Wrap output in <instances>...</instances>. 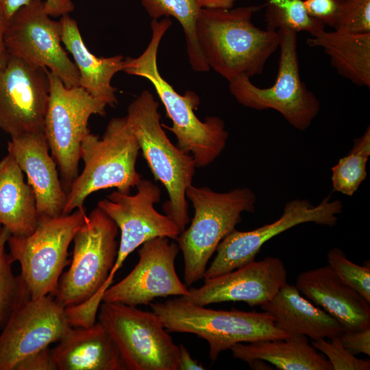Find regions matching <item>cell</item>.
Here are the masks:
<instances>
[{"mask_svg": "<svg viewBox=\"0 0 370 370\" xmlns=\"http://www.w3.org/2000/svg\"><path fill=\"white\" fill-rule=\"evenodd\" d=\"M230 349L235 358L249 365L255 360H261L281 370H333L327 358L304 335L248 344L239 343Z\"/></svg>", "mask_w": 370, "mask_h": 370, "instance_id": "cb8c5ba5", "label": "cell"}, {"mask_svg": "<svg viewBox=\"0 0 370 370\" xmlns=\"http://www.w3.org/2000/svg\"><path fill=\"white\" fill-rule=\"evenodd\" d=\"M15 370H57V367L51 350L47 347L24 358L17 365Z\"/></svg>", "mask_w": 370, "mask_h": 370, "instance_id": "8d00e7d4", "label": "cell"}, {"mask_svg": "<svg viewBox=\"0 0 370 370\" xmlns=\"http://www.w3.org/2000/svg\"><path fill=\"white\" fill-rule=\"evenodd\" d=\"M10 232L4 227L0 230V331L11 313L26 293L20 276H14L9 254L5 251Z\"/></svg>", "mask_w": 370, "mask_h": 370, "instance_id": "f546056e", "label": "cell"}, {"mask_svg": "<svg viewBox=\"0 0 370 370\" xmlns=\"http://www.w3.org/2000/svg\"><path fill=\"white\" fill-rule=\"evenodd\" d=\"M98 312L127 370H178L179 346L154 312L104 301Z\"/></svg>", "mask_w": 370, "mask_h": 370, "instance_id": "30bf717a", "label": "cell"}, {"mask_svg": "<svg viewBox=\"0 0 370 370\" xmlns=\"http://www.w3.org/2000/svg\"><path fill=\"white\" fill-rule=\"evenodd\" d=\"M49 97L47 69L8 53L0 67V130L10 138L44 132Z\"/></svg>", "mask_w": 370, "mask_h": 370, "instance_id": "2e32d148", "label": "cell"}, {"mask_svg": "<svg viewBox=\"0 0 370 370\" xmlns=\"http://www.w3.org/2000/svg\"><path fill=\"white\" fill-rule=\"evenodd\" d=\"M2 228V225L0 224V230H1Z\"/></svg>", "mask_w": 370, "mask_h": 370, "instance_id": "60d3db41", "label": "cell"}, {"mask_svg": "<svg viewBox=\"0 0 370 370\" xmlns=\"http://www.w3.org/2000/svg\"><path fill=\"white\" fill-rule=\"evenodd\" d=\"M265 8L267 30L303 31L314 36L325 29L323 23L308 14L303 0H266Z\"/></svg>", "mask_w": 370, "mask_h": 370, "instance_id": "f1b7e54d", "label": "cell"}, {"mask_svg": "<svg viewBox=\"0 0 370 370\" xmlns=\"http://www.w3.org/2000/svg\"><path fill=\"white\" fill-rule=\"evenodd\" d=\"M31 0H0V14L8 22L14 14ZM47 11L51 16H62L74 10L71 0H45Z\"/></svg>", "mask_w": 370, "mask_h": 370, "instance_id": "836d02e7", "label": "cell"}, {"mask_svg": "<svg viewBox=\"0 0 370 370\" xmlns=\"http://www.w3.org/2000/svg\"><path fill=\"white\" fill-rule=\"evenodd\" d=\"M286 280L287 271L282 260L267 256L229 273L205 279L201 286L189 288V295L182 297L201 306L226 301L261 306L275 296Z\"/></svg>", "mask_w": 370, "mask_h": 370, "instance_id": "ac0fdd59", "label": "cell"}, {"mask_svg": "<svg viewBox=\"0 0 370 370\" xmlns=\"http://www.w3.org/2000/svg\"><path fill=\"white\" fill-rule=\"evenodd\" d=\"M116 223L98 206L87 214L75 233L73 257L62 273L54 298L80 323L97 319L102 287L114 267L119 248Z\"/></svg>", "mask_w": 370, "mask_h": 370, "instance_id": "3957f363", "label": "cell"}, {"mask_svg": "<svg viewBox=\"0 0 370 370\" xmlns=\"http://www.w3.org/2000/svg\"><path fill=\"white\" fill-rule=\"evenodd\" d=\"M319 338L312 345L320 351L329 360L333 370H369L370 361L358 358L346 349L338 336L329 338Z\"/></svg>", "mask_w": 370, "mask_h": 370, "instance_id": "1f68e13d", "label": "cell"}, {"mask_svg": "<svg viewBox=\"0 0 370 370\" xmlns=\"http://www.w3.org/2000/svg\"><path fill=\"white\" fill-rule=\"evenodd\" d=\"M86 216L83 206L68 214L39 217L30 234L10 236L9 256L12 262H19V276L30 298L54 296L63 269L69 264V247Z\"/></svg>", "mask_w": 370, "mask_h": 370, "instance_id": "ba28073f", "label": "cell"}, {"mask_svg": "<svg viewBox=\"0 0 370 370\" xmlns=\"http://www.w3.org/2000/svg\"><path fill=\"white\" fill-rule=\"evenodd\" d=\"M370 155V128L356 138L350 151L338 160L332 169L333 188L343 195L352 196L365 179L367 163Z\"/></svg>", "mask_w": 370, "mask_h": 370, "instance_id": "83f0119b", "label": "cell"}, {"mask_svg": "<svg viewBox=\"0 0 370 370\" xmlns=\"http://www.w3.org/2000/svg\"><path fill=\"white\" fill-rule=\"evenodd\" d=\"M140 146L127 116L107 124L101 138L88 133L81 144L84 168L66 193L62 214L84 206L92 193L108 188L130 194L141 177L136 169Z\"/></svg>", "mask_w": 370, "mask_h": 370, "instance_id": "8992f818", "label": "cell"}, {"mask_svg": "<svg viewBox=\"0 0 370 370\" xmlns=\"http://www.w3.org/2000/svg\"><path fill=\"white\" fill-rule=\"evenodd\" d=\"M343 347L354 355L370 356V327L363 330H343L338 336Z\"/></svg>", "mask_w": 370, "mask_h": 370, "instance_id": "d590c367", "label": "cell"}, {"mask_svg": "<svg viewBox=\"0 0 370 370\" xmlns=\"http://www.w3.org/2000/svg\"><path fill=\"white\" fill-rule=\"evenodd\" d=\"M328 265L347 285L370 302V268L350 261L339 247L332 248L327 254Z\"/></svg>", "mask_w": 370, "mask_h": 370, "instance_id": "4dcf8cb0", "label": "cell"}, {"mask_svg": "<svg viewBox=\"0 0 370 370\" xmlns=\"http://www.w3.org/2000/svg\"><path fill=\"white\" fill-rule=\"evenodd\" d=\"M9 54L29 65L47 69L67 87L79 86V73L61 41L59 21L51 18L45 0H31L6 23Z\"/></svg>", "mask_w": 370, "mask_h": 370, "instance_id": "7c38bea8", "label": "cell"}, {"mask_svg": "<svg viewBox=\"0 0 370 370\" xmlns=\"http://www.w3.org/2000/svg\"><path fill=\"white\" fill-rule=\"evenodd\" d=\"M136 187L135 195L116 190L97 203V206L116 223L121 233L117 256L105 282L108 287L127 256L145 242L156 237L175 240L180 234L177 225L154 208L160 201V187L146 179H141Z\"/></svg>", "mask_w": 370, "mask_h": 370, "instance_id": "5bb4252c", "label": "cell"}, {"mask_svg": "<svg viewBox=\"0 0 370 370\" xmlns=\"http://www.w3.org/2000/svg\"><path fill=\"white\" fill-rule=\"evenodd\" d=\"M179 346L178 370H204L206 368L197 360L193 359L186 347L180 344Z\"/></svg>", "mask_w": 370, "mask_h": 370, "instance_id": "74e56055", "label": "cell"}, {"mask_svg": "<svg viewBox=\"0 0 370 370\" xmlns=\"http://www.w3.org/2000/svg\"><path fill=\"white\" fill-rule=\"evenodd\" d=\"M260 308L289 336L304 335L314 341L339 336L343 330L335 318L304 297L296 286L287 282Z\"/></svg>", "mask_w": 370, "mask_h": 370, "instance_id": "7402d4cb", "label": "cell"}, {"mask_svg": "<svg viewBox=\"0 0 370 370\" xmlns=\"http://www.w3.org/2000/svg\"><path fill=\"white\" fill-rule=\"evenodd\" d=\"M277 32L280 57L274 84L260 88L249 76L241 75L229 81V90L242 106L258 110H275L294 128L304 131L318 115L320 102L301 79L297 33L286 29Z\"/></svg>", "mask_w": 370, "mask_h": 370, "instance_id": "9c48e42d", "label": "cell"}, {"mask_svg": "<svg viewBox=\"0 0 370 370\" xmlns=\"http://www.w3.org/2000/svg\"><path fill=\"white\" fill-rule=\"evenodd\" d=\"M149 304L167 332L193 334L206 340L213 362L221 352L239 343L290 336L264 311L213 310L195 305L182 297Z\"/></svg>", "mask_w": 370, "mask_h": 370, "instance_id": "5b68a950", "label": "cell"}, {"mask_svg": "<svg viewBox=\"0 0 370 370\" xmlns=\"http://www.w3.org/2000/svg\"><path fill=\"white\" fill-rule=\"evenodd\" d=\"M295 286L302 295L335 318L343 330L370 327V302L344 283L328 264L300 273Z\"/></svg>", "mask_w": 370, "mask_h": 370, "instance_id": "ffe728a7", "label": "cell"}, {"mask_svg": "<svg viewBox=\"0 0 370 370\" xmlns=\"http://www.w3.org/2000/svg\"><path fill=\"white\" fill-rule=\"evenodd\" d=\"M177 243L167 237L145 242L138 250V261L121 281L103 293L102 301L136 306L149 304L154 299L189 295L188 286L177 276L175 261Z\"/></svg>", "mask_w": 370, "mask_h": 370, "instance_id": "e0dca14e", "label": "cell"}, {"mask_svg": "<svg viewBox=\"0 0 370 370\" xmlns=\"http://www.w3.org/2000/svg\"><path fill=\"white\" fill-rule=\"evenodd\" d=\"M61 41L71 54L79 73V86L107 106L118 104L116 88L112 86L115 74L123 71L124 57L116 55L98 58L87 48L76 21L69 14L61 16Z\"/></svg>", "mask_w": 370, "mask_h": 370, "instance_id": "603a6c76", "label": "cell"}, {"mask_svg": "<svg viewBox=\"0 0 370 370\" xmlns=\"http://www.w3.org/2000/svg\"><path fill=\"white\" fill-rule=\"evenodd\" d=\"M186 197L194 208L190 226L175 239L184 258L186 286L204 278L207 264L222 239L241 221L243 212H254L256 197L248 188L217 193L191 185Z\"/></svg>", "mask_w": 370, "mask_h": 370, "instance_id": "52a82bcc", "label": "cell"}, {"mask_svg": "<svg viewBox=\"0 0 370 370\" xmlns=\"http://www.w3.org/2000/svg\"><path fill=\"white\" fill-rule=\"evenodd\" d=\"M334 29L347 33H370V0H345Z\"/></svg>", "mask_w": 370, "mask_h": 370, "instance_id": "d6a6232c", "label": "cell"}, {"mask_svg": "<svg viewBox=\"0 0 370 370\" xmlns=\"http://www.w3.org/2000/svg\"><path fill=\"white\" fill-rule=\"evenodd\" d=\"M262 5L228 9L201 8L196 24L200 51L210 69L228 82L245 75H260L279 47L277 32L252 23Z\"/></svg>", "mask_w": 370, "mask_h": 370, "instance_id": "7a4b0ae2", "label": "cell"}, {"mask_svg": "<svg viewBox=\"0 0 370 370\" xmlns=\"http://www.w3.org/2000/svg\"><path fill=\"white\" fill-rule=\"evenodd\" d=\"M345 0H304L308 14L325 25L336 27Z\"/></svg>", "mask_w": 370, "mask_h": 370, "instance_id": "e575fe53", "label": "cell"}, {"mask_svg": "<svg viewBox=\"0 0 370 370\" xmlns=\"http://www.w3.org/2000/svg\"><path fill=\"white\" fill-rule=\"evenodd\" d=\"M141 3L152 19L174 17L183 28L192 69L197 72L210 70L200 51L197 37L196 24L202 8L198 0H141Z\"/></svg>", "mask_w": 370, "mask_h": 370, "instance_id": "4316f807", "label": "cell"}, {"mask_svg": "<svg viewBox=\"0 0 370 370\" xmlns=\"http://www.w3.org/2000/svg\"><path fill=\"white\" fill-rule=\"evenodd\" d=\"M51 350L57 370H127L102 325L73 327Z\"/></svg>", "mask_w": 370, "mask_h": 370, "instance_id": "44dd1931", "label": "cell"}, {"mask_svg": "<svg viewBox=\"0 0 370 370\" xmlns=\"http://www.w3.org/2000/svg\"><path fill=\"white\" fill-rule=\"evenodd\" d=\"M49 97L45 118L44 133L67 193L78 175L81 144L90 133L92 115L105 116L107 105L80 86L67 87L47 69Z\"/></svg>", "mask_w": 370, "mask_h": 370, "instance_id": "8fae6325", "label": "cell"}, {"mask_svg": "<svg viewBox=\"0 0 370 370\" xmlns=\"http://www.w3.org/2000/svg\"><path fill=\"white\" fill-rule=\"evenodd\" d=\"M168 17L160 21L152 19L151 38L141 55L124 59L123 71L128 75L145 78L153 85L172 126L162 125L177 138V147L190 154L197 168L205 167L219 156L228 138L224 121L218 116H208L200 121L194 110L199 104V97L191 90L184 95L176 92L159 72L157 56L160 43L171 26Z\"/></svg>", "mask_w": 370, "mask_h": 370, "instance_id": "6da1fadb", "label": "cell"}, {"mask_svg": "<svg viewBox=\"0 0 370 370\" xmlns=\"http://www.w3.org/2000/svg\"><path fill=\"white\" fill-rule=\"evenodd\" d=\"M34 193L23 172L8 153L0 160V224L15 236H25L38 221Z\"/></svg>", "mask_w": 370, "mask_h": 370, "instance_id": "d4e9b609", "label": "cell"}, {"mask_svg": "<svg viewBox=\"0 0 370 370\" xmlns=\"http://www.w3.org/2000/svg\"><path fill=\"white\" fill-rule=\"evenodd\" d=\"M7 22L0 14V67L6 60L8 52L5 43V29Z\"/></svg>", "mask_w": 370, "mask_h": 370, "instance_id": "ab89813d", "label": "cell"}, {"mask_svg": "<svg viewBox=\"0 0 370 370\" xmlns=\"http://www.w3.org/2000/svg\"><path fill=\"white\" fill-rule=\"evenodd\" d=\"M343 211L341 200L325 197L317 206L306 199H294L286 203L282 216L274 222L257 229L241 232L236 229L227 234L218 245L217 255L206 269L204 279L229 273L255 260L263 245L273 237L297 225L313 222L333 227Z\"/></svg>", "mask_w": 370, "mask_h": 370, "instance_id": "4fadbf2b", "label": "cell"}, {"mask_svg": "<svg viewBox=\"0 0 370 370\" xmlns=\"http://www.w3.org/2000/svg\"><path fill=\"white\" fill-rule=\"evenodd\" d=\"M306 42L310 47L322 48L340 75L357 86L370 87V33L324 29Z\"/></svg>", "mask_w": 370, "mask_h": 370, "instance_id": "484cf974", "label": "cell"}, {"mask_svg": "<svg viewBox=\"0 0 370 370\" xmlns=\"http://www.w3.org/2000/svg\"><path fill=\"white\" fill-rule=\"evenodd\" d=\"M236 1V0H198L202 8H232Z\"/></svg>", "mask_w": 370, "mask_h": 370, "instance_id": "f35d334b", "label": "cell"}, {"mask_svg": "<svg viewBox=\"0 0 370 370\" xmlns=\"http://www.w3.org/2000/svg\"><path fill=\"white\" fill-rule=\"evenodd\" d=\"M158 108L153 94L144 90L130 103L126 116L155 180L167 191L169 200L163 206L165 215L182 232L190 221L186 191L193 185L197 166L193 157L167 137Z\"/></svg>", "mask_w": 370, "mask_h": 370, "instance_id": "277c9868", "label": "cell"}, {"mask_svg": "<svg viewBox=\"0 0 370 370\" xmlns=\"http://www.w3.org/2000/svg\"><path fill=\"white\" fill-rule=\"evenodd\" d=\"M7 149L27 176L35 195L38 216L62 215L66 192L59 178L57 164L51 155L45 133L12 137Z\"/></svg>", "mask_w": 370, "mask_h": 370, "instance_id": "d6986e66", "label": "cell"}, {"mask_svg": "<svg viewBox=\"0 0 370 370\" xmlns=\"http://www.w3.org/2000/svg\"><path fill=\"white\" fill-rule=\"evenodd\" d=\"M72 328L53 296L32 299L26 292L1 330L0 370H15L24 358L60 341Z\"/></svg>", "mask_w": 370, "mask_h": 370, "instance_id": "9a60e30c", "label": "cell"}]
</instances>
